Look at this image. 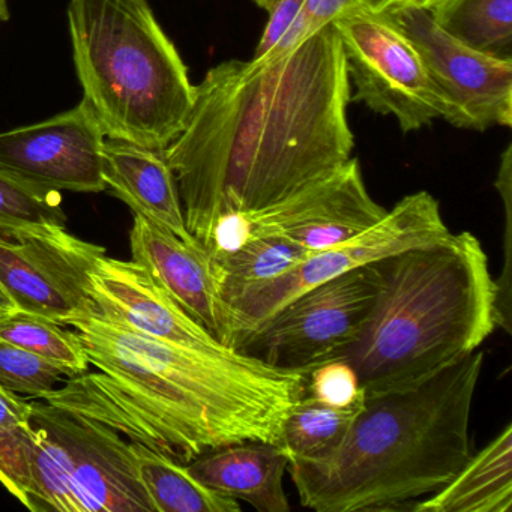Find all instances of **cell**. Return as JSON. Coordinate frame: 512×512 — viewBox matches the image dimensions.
Here are the masks:
<instances>
[{
  "mask_svg": "<svg viewBox=\"0 0 512 512\" xmlns=\"http://www.w3.org/2000/svg\"><path fill=\"white\" fill-rule=\"evenodd\" d=\"M350 98L334 23L278 55L211 68L164 151L190 235L208 251L224 218L277 205L349 161Z\"/></svg>",
  "mask_w": 512,
  "mask_h": 512,
  "instance_id": "1",
  "label": "cell"
},
{
  "mask_svg": "<svg viewBox=\"0 0 512 512\" xmlns=\"http://www.w3.org/2000/svg\"><path fill=\"white\" fill-rule=\"evenodd\" d=\"M68 326L98 371L70 377L40 400L182 464L232 443L283 446L287 412L307 392L308 373L235 349H190L94 314Z\"/></svg>",
  "mask_w": 512,
  "mask_h": 512,
  "instance_id": "2",
  "label": "cell"
},
{
  "mask_svg": "<svg viewBox=\"0 0 512 512\" xmlns=\"http://www.w3.org/2000/svg\"><path fill=\"white\" fill-rule=\"evenodd\" d=\"M484 353L473 352L416 388L365 398L331 454L287 457L304 508L403 511L445 487L470 455V415Z\"/></svg>",
  "mask_w": 512,
  "mask_h": 512,
  "instance_id": "3",
  "label": "cell"
},
{
  "mask_svg": "<svg viewBox=\"0 0 512 512\" xmlns=\"http://www.w3.org/2000/svg\"><path fill=\"white\" fill-rule=\"evenodd\" d=\"M380 289L352 346L365 398L407 391L479 349L496 328V290L473 233H452L377 262Z\"/></svg>",
  "mask_w": 512,
  "mask_h": 512,
  "instance_id": "4",
  "label": "cell"
},
{
  "mask_svg": "<svg viewBox=\"0 0 512 512\" xmlns=\"http://www.w3.org/2000/svg\"><path fill=\"white\" fill-rule=\"evenodd\" d=\"M83 100L107 139L166 151L182 133L196 86L146 0H71Z\"/></svg>",
  "mask_w": 512,
  "mask_h": 512,
  "instance_id": "5",
  "label": "cell"
},
{
  "mask_svg": "<svg viewBox=\"0 0 512 512\" xmlns=\"http://www.w3.org/2000/svg\"><path fill=\"white\" fill-rule=\"evenodd\" d=\"M440 205L427 191L403 197L385 217L355 238L314 251L295 268L224 304V346L262 325L287 302L346 272L448 235Z\"/></svg>",
  "mask_w": 512,
  "mask_h": 512,
  "instance_id": "6",
  "label": "cell"
},
{
  "mask_svg": "<svg viewBox=\"0 0 512 512\" xmlns=\"http://www.w3.org/2000/svg\"><path fill=\"white\" fill-rule=\"evenodd\" d=\"M380 289L377 262L305 290L236 341L233 349L281 370L310 373L361 334Z\"/></svg>",
  "mask_w": 512,
  "mask_h": 512,
  "instance_id": "7",
  "label": "cell"
},
{
  "mask_svg": "<svg viewBox=\"0 0 512 512\" xmlns=\"http://www.w3.org/2000/svg\"><path fill=\"white\" fill-rule=\"evenodd\" d=\"M332 23L356 88L350 101L394 116L404 133L443 119L445 104L421 55L386 14L355 8Z\"/></svg>",
  "mask_w": 512,
  "mask_h": 512,
  "instance_id": "8",
  "label": "cell"
},
{
  "mask_svg": "<svg viewBox=\"0 0 512 512\" xmlns=\"http://www.w3.org/2000/svg\"><path fill=\"white\" fill-rule=\"evenodd\" d=\"M386 209L365 187L356 158L277 205L218 223L209 256L226 253L250 239L284 236L310 251L325 250L355 238L379 223Z\"/></svg>",
  "mask_w": 512,
  "mask_h": 512,
  "instance_id": "9",
  "label": "cell"
},
{
  "mask_svg": "<svg viewBox=\"0 0 512 512\" xmlns=\"http://www.w3.org/2000/svg\"><path fill=\"white\" fill-rule=\"evenodd\" d=\"M421 55L445 104L448 124L485 131L512 124V58L479 52L452 37L424 8L385 13Z\"/></svg>",
  "mask_w": 512,
  "mask_h": 512,
  "instance_id": "10",
  "label": "cell"
},
{
  "mask_svg": "<svg viewBox=\"0 0 512 512\" xmlns=\"http://www.w3.org/2000/svg\"><path fill=\"white\" fill-rule=\"evenodd\" d=\"M106 248L83 241L65 226L0 236V286L16 310L68 326L94 314L89 275Z\"/></svg>",
  "mask_w": 512,
  "mask_h": 512,
  "instance_id": "11",
  "label": "cell"
},
{
  "mask_svg": "<svg viewBox=\"0 0 512 512\" xmlns=\"http://www.w3.org/2000/svg\"><path fill=\"white\" fill-rule=\"evenodd\" d=\"M31 403V424L82 494L89 512H157L140 482L130 440L46 401Z\"/></svg>",
  "mask_w": 512,
  "mask_h": 512,
  "instance_id": "12",
  "label": "cell"
},
{
  "mask_svg": "<svg viewBox=\"0 0 512 512\" xmlns=\"http://www.w3.org/2000/svg\"><path fill=\"white\" fill-rule=\"evenodd\" d=\"M104 140L94 110L83 100L40 124L0 133V170L46 190L101 193Z\"/></svg>",
  "mask_w": 512,
  "mask_h": 512,
  "instance_id": "13",
  "label": "cell"
},
{
  "mask_svg": "<svg viewBox=\"0 0 512 512\" xmlns=\"http://www.w3.org/2000/svg\"><path fill=\"white\" fill-rule=\"evenodd\" d=\"M94 316L131 331L205 352L230 349L197 323L134 260L103 256L89 275Z\"/></svg>",
  "mask_w": 512,
  "mask_h": 512,
  "instance_id": "14",
  "label": "cell"
},
{
  "mask_svg": "<svg viewBox=\"0 0 512 512\" xmlns=\"http://www.w3.org/2000/svg\"><path fill=\"white\" fill-rule=\"evenodd\" d=\"M130 245L134 262L148 269L197 323L223 343L224 304L208 251L142 215H134Z\"/></svg>",
  "mask_w": 512,
  "mask_h": 512,
  "instance_id": "15",
  "label": "cell"
},
{
  "mask_svg": "<svg viewBox=\"0 0 512 512\" xmlns=\"http://www.w3.org/2000/svg\"><path fill=\"white\" fill-rule=\"evenodd\" d=\"M101 172L106 190L127 203L134 215L160 224L188 244H199L188 232L175 173L164 151L106 137Z\"/></svg>",
  "mask_w": 512,
  "mask_h": 512,
  "instance_id": "16",
  "label": "cell"
},
{
  "mask_svg": "<svg viewBox=\"0 0 512 512\" xmlns=\"http://www.w3.org/2000/svg\"><path fill=\"white\" fill-rule=\"evenodd\" d=\"M287 454L269 442H242L205 452L187 464L202 484L223 496L244 500L259 512H289L284 491Z\"/></svg>",
  "mask_w": 512,
  "mask_h": 512,
  "instance_id": "17",
  "label": "cell"
},
{
  "mask_svg": "<svg viewBox=\"0 0 512 512\" xmlns=\"http://www.w3.org/2000/svg\"><path fill=\"white\" fill-rule=\"evenodd\" d=\"M0 484L34 512H89L31 422L0 430Z\"/></svg>",
  "mask_w": 512,
  "mask_h": 512,
  "instance_id": "18",
  "label": "cell"
},
{
  "mask_svg": "<svg viewBox=\"0 0 512 512\" xmlns=\"http://www.w3.org/2000/svg\"><path fill=\"white\" fill-rule=\"evenodd\" d=\"M512 424L458 470L427 499L413 503L415 512H511Z\"/></svg>",
  "mask_w": 512,
  "mask_h": 512,
  "instance_id": "19",
  "label": "cell"
},
{
  "mask_svg": "<svg viewBox=\"0 0 512 512\" xmlns=\"http://www.w3.org/2000/svg\"><path fill=\"white\" fill-rule=\"evenodd\" d=\"M133 443V442H131ZM137 473L157 512H239L232 497L211 490L188 470L187 464L133 443Z\"/></svg>",
  "mask_w": 512,
  "mask_h": 512,
  "instance_id": "20",
  "label": "cell"
},
{
  "mask_svg": "<svg viewBox=\"0 0 512 512\" xmlns=\"http://www.w3.org/2000/svg\"><path fill=\"white\" fill-rule=\"evenodd\" d=\"M307 250L284 236L250 239L226 253L211 256L223 304L254 287L286 274L307 259Z\"/></svg>",
  "mask_w": 512,
  "mask_h": 512,
  "instance_id": "21",
  "label": "cell"
},
{
  "mask_svg": "<svg viewBox=\"0 0 512 512\" xmlns=\"http://www.w3.org/2000/svg\"><path fill=\"white\" fill-rule=\"evenodd\" d=\"M365 401L350 407L320 403L302 395L287 412L283 424V449L287 457L317 460L340 446Z\"/></svg>",
  "mask_w": 512,
  "mask_h": 512,
  "instance_id": "22",
  "label": "cell"
},
{
  "mask_svg": "<svg viewBox=\"0 0 512 512\" xmlns=\"http://www.w3.org/2000/svg\"><path fill=\"white\" fill-rule=\"evenodd\" d=\"M430 13L466 46L511 58L512 0H446Z\"/></svg>",
  "mask_w": 512,
  "mask_h": 512,
  "instance_id": "23",
  "label": "cell"
},
{
  "mask_svg": "<svg viewBox=\"0 0 512 512\" xmlns=\"http://www.w3.org/2000/svg\"><path fill=\"white\" fill-rule=\"evenodd\" d=\"M0 340L41 356L64 371L65 377L89 371L88 356L76 332L37 314L13 310L0 316Z\"/></svg>",
  "mask_w": 512,
  "mask_h": 512,
  "instance_id": "24",
  "label": "cell"
},
{
  "mask_svg": "<svg viewBox=\"0 0 512 512\" xmlns=\"http://www.w3.org/2000/svg\"><path fill=\"white\" fill-rule=\"evenodd\" d=\"M59 191L35 187L0 170V236L19 230L65 226Z\"/></svg>",
  "mask_w": 512,
  "mask_h": 512,
  "instance_id": "25",
  "label": "cell"
},
{
  "mask_svg": "<svg viewBox=\"0 0 512 512\" xmlns=\"http://www.w3.org/2000/svg\"><path fill=\"white\" fill-rule=\"evenodd\" d=\"M64 377L52 362L0 340V386L7 391L40 400L65 382Z\"/></svg>",
  "mask_w": 512,
  "mask_h": 512,
  "instance_id": "26",
  "label": "cell"
},
{
  "mask_svg": "<svg viewBox=\"0 0 512 512\" xmlns=\"http://www.w3.org/2000/svg\"><path fill=\"white\" fill-rule=\"evenodd\" d=\"M305 394L335 407H350L365 401L358 374L344 359H334L313 368L308 373Z\"/></svg>",
  "mask_w": 512,
  "mask_h": 512,
  "instance_id": "27",
  "label": "cell"
},
{
  "mask_svg": "<svg viewBox=\"0 0 512 512\" xmlns=\"http://www.w3.org/2000/svg\"><path fill=\"white\" fill-rule=\"evenodd\" d=\"M511 146L506 148L502 155V164H500L499 175L496 179V188L499 191L503 202V215H505V224H503V268L499 278H494V290H496V305H494V314H496V326H500L506 334H511Z\"/></svg>",
  "mask_w": 512,
  "mask_h": 512,
  "instance_id": "28",
  "label": "cell"
},
{
  "mask_svg": "<svg viewBox=\"0 0 512 512\" xmlns=\"http://www.w3.org/2000/svg\"><path fill=\"white\" fill-rule=\"evenodd\" d=\"M305 2L307 0H277L269 10V20L257 44L254 59L278 55L304 41L301 14Z\"/></svg>",
  "mask_w": 512,
  "mask_h": 512,
  "instance_id": "29",
  "label": "cell"
},
{
  "mask_svg": "<svg viewBox=\"0 0 512 512\" xmlns=\"http://www.w3.org/2000/svg\"><path fill=\"white\" fill-rule=\"evenodd\" d=\"M359 5L361 0H307L301 14L304 40L326 25H331L341 14L359 8Z\"/></svg>",
  "mask_w": 512,
  "mask_h": 512,
  "instance_id": "30",
  "label": "cell"
},
{
  "mask_svg": "<svg viewBox=\"0 0 512 512\" xmlns=\"http://www.w3.org/2000/svg\"><path fill=\"white\" fill-rule=\"evenodd\" d=\"M32 403L0 386V430L31 422Z\"/></svg>",
  "mask_w": 512,
  "mask_h": 512,
  "instance_id": "31",
  "label": "cell"
},
{
  "mask_svg": "<svg viewBox=\"0 0 512 512\" xmlns=\"http://www.w3.org/2000/svg\"><path fill=\"white\" fill-rule=\"evenodd\" d=\"M413 0H361L359 8L373 11V13L385 14L398 8L409 7Z\"/></svg>",
  "mask_w": 512,
  "mask_h": 512,
  "instance_id": "32",
  "label": "cell"
},
{
  "mask_svg": "<svg viewBox=\"0 0 512 512\" xmlns=\"http://www.w3.org/2000/svg\"><path fill=\"white\" fill-rule=\"evenodd\" d=\"M13 310H16L13 301H11L10 296H8L7 292L0 286V316L10 313V311Z\"/></svg>",
  "mask_w": 512,
  "mask_h": 512,
  "instance_id": "33",
  "label": "cell"
},
{
  "mask_svg": "<svg viewBox=\"0 0 512 512\" xmlns=\"http://www.w3.org/2000/svg\"><path fill=\"white\" fill-rule=\"evenodd\" d=\"M446 0H413V7L424 8L427 11H433L434 8L439 7V5L445 4ZM410 7V5H409Z\"/></svg>",
  "mask_w": 512,
  "mask_h": 512,
  "instance_id": "34",
  "label": "cell"
},
{
  "mask_svg": "<svg viewBox=\"0 0 512 512\" xmlns=\"http://www.w3.org/2000/svg\"><path fill=\"white\" fill-rule=\"evenodd\" d=\"M10 17V11H8L7 0H0V22H7Z\"/></svg>",
  "mask_w": 512,
  "mask_h": 512,
  "instance_id": "35",
  "label": "cell"
},
{
  "mask_svg": "<svg viewBox=\"0 0 512 512\" xmlns=\"http://www.w3.org/2000/svg\"><path fill=\"white\" fill-rule=\"evenodd\" d=\"M253 2H256L257 5H259L260 8H263V10L269 11L272 7H274L275 4H277V0H253Z\"/></svg>",
  "mask_w": 512,
  "mask_h": 512,
  "instance_id": "36",
  "label": "cell"
}]
</instances>
